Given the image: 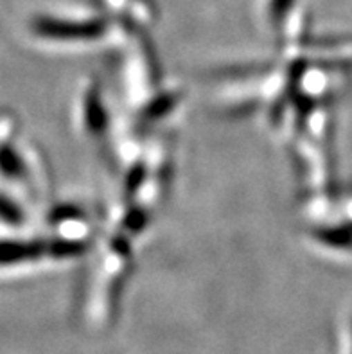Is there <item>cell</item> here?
I'll return each instance as SVG.
<instances>
[{"label":"cell","mask_w":352,"mask_h":354,"mask_svg":"<svg viewBox=\"0 0 352 354\" xmlns=\"http://www.w3.org/2000/svg\"><path fill=\"white\" fill-rule=\"evenodd\" d=\"M36 31L54 41H92L104 36L106 20L94 17H44L36 22Z\"/></svg>","instance_id":"obj_1"},{"label":"cell","mask_w":352,"mask_h":354,"mask_svg":"<svg viewBox=\"0 0 352 354\" xmlns=\"http://www.w3.org/2000/svg\"><path fill=\"white\" fill-rule=\"evenodd\" d=\"M297 0H266L264 2V15L272 29L284 31L286 22L290 20L291 13L295 9Z\"/></svg>","instance_id":"obj_2"}]
</instances>
